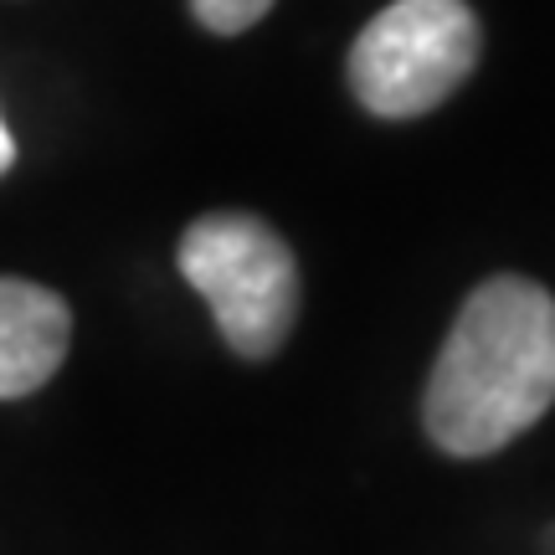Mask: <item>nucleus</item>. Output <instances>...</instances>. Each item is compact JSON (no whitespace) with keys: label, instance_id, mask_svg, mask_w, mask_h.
<instances>
[{"label":"nucleus","instance_id":"1","mask_svg":"<svg viewBox=\"0 0 555 555\" xmlns=\"http://www.w3.org/2000/svg\"><path fill=\"white\" fill-rule=\"evenodd\" d=\"M555 406V298L535 278L478 283L442 339L422 422L442 453L489 457Z\"/></svg>","mask_w":555,"mask_h":555},{"label":"nucleus","instance_id":"2","mask_svg":"<svg viewBox=\"0 0 555 555\" xmlns=\"http://www.w3.org/2000/svg\"><path fill=\"white\" fill-rule=\"evenodd\" d=\"M176 262L237 356L268 360L283 350L298 319V262L268 221L237 211L191 221Z\"/></svg>","mask_w":555,"mask_h":555},{"label":"nucleus","instance_id":"3","mask_svg":"<svg viewBox=\"0 0 555 555\" xmlns=\"http://www.w3.org/2000/svg\"><path fill=\"white\" fill-rule=\"evenodd\" d=\"M478 67V21L463 0H397L350 47V88L376 119H416Z\"/></svg>","mask_w":555,"mask_h":555},{"label":"nucleus","instance_id":"4","mask_svg":"<svg viewBox=\"0 0 555 555\" xmlns=\"http://www.w3.org/2000/svg\"><path fill=\"white\" fill-rule=\"evenodd\" d=\"M67 339H73L67 298L26 278H0V401L41 391L62 371Z\"/></svg>","mask_w":555,"mask_h":555},{"label":"nucleus","instance_id":"5","mask_svg":"<svg viewBox=\"0 0 555 555\" xmlns=\"http://www.w3.org/2000/svg\"><path fill=\"white\" fill-rule=\"evenodd\" d=\"M191 11L206 31H217V37H237L247 26H258L268 11H273V0H191Z\"/></svg>","mask_w":555,"mask_h":555},{"label":"nucleus","instance_id":"6","mask_svg":"<svg viewBox=\"0 0 555 555\" xmlns=\"http://www.w3.org/2000/svg\"><path fill=\"white\" fill-rule=\"evenodd\" d=\"M11 165H16V139H11V129L0 124V176H5Z\"/></svg>","mask_w":555,"mask_h":555}]
</instances>
